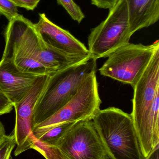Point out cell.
<instances>
[{"label": "cell", "instance_id": "5b68a950", "mask_svg": "<svg viewBox=\"0 0 159 159\" xmlns=\"http://www.w3.org/2000/svg\"><path fill=\"white\" fill-rule=\"evenodd\" d=\"M132 35L127 2L118 0L109 9L107 18L91 29L88 37L90 57L96 60L106 57L119 48L129 43Z\"/></svg>", "mask_w": 159, "mask_h": 159}, {"label": "cell", "instance_id": "30bf717a", "mask_svg": "<svg viewBox=\"0 0 159 159\" xmlns=\"http://www.w3.org/2000/svg\"><path fill=\"white\" fill-rule=\"evenodd\" d=\"M39 16V20L34 25L40 38L46 44L70 55H89L86 46L68 31L54 24L44 13H40Z\"/></svg>", "mask_w": 159, "mask_h": 159}, {"label": "cell", "instance_id": "9a60e30c", "mask_svg": "<svg viewBox=\"0 0 159 159\" xmlns=\"http://www.w3.org/2000/svg\"><path fill=\"white\" fill-rule=\"evenodd\" d=\"M16 146L14 134L6 135L0 144V159H8Z\"/></svg>", "mask_w": 159, "mask_h": 159}, {"label": "cell", "instance_id": "d6986e66", "mask_svg": "<svg viewBox=\"0 0 159 159\" xmlns=\"http://www.w3.org/2000/svg\"><path fill=\"white\" fill-rule=\"evenodd\" d=\"M118 0H91V3L100 8H112L117 2Z\"/></svg>", "mask_w": 159, "mask_h": 159}, {"label": "cell", "instance_id": "8992f818", "mask_svg": "<svg viewBox=\"0 0 159 159\" xmlns=\"http://www.w3.org/2000/svg\"><path fill=\"white\" fill-rule=\"evenodd\" d=\"M96 73L91 74L83 81L75 95L65 105L32 129L35 136L63 123L92 120L100 110L102 102Z\"/></svg>", "mask_w": 159, "mask_h": 159}, {"label": "cell", "instance_id": "ffe728a7", "mask_svg": "<svg viewBox=\"0 0 159 159\" xmlns=\"http://www.w3.org/2000/svg\"><path fill=\"white\" fill-rule=\"evenodd\" d=\"M159 145L157 146L145 159H159Z\"/></svg>", "mask_w": 159, "mask_h": 159}, {"label": "cell", "instance_id": "7402d4cb", "mask_svg": "<svg viewBox=\"0 0 159 159\" xmlns=\"http://www.w3.org/2000/svg\"><path fill=\"white\" fill-rule=\"evenodd\" d=\"M13 159V157H11V156H10V157H9V159Z\"/></svg>", "mask_w": 159, "mask_h": 159}, {"label": "cell", "instance_id": "6da1fadb", "mask_svg": "<svg viewBox=\"0 0 159 159\" xmlns=\"http://www.w3.org/2000/svg\"><path fill=\"white\" fill-rule=\"evenodd\" d=\"M92 120L109 159H146L130 114L109 107L100 109Z\"/></svg>", "mask_w": 159, "mask_h": 159}, {"label": "cell", "instance_id": "2e32d148", "mask_svg": "<svg viewBox=\"0 0 159 159\" xmlns=\"http://www.w3.org/2000/svg\"><path fill=\"white\" fill-rule=\"evenodd\" d=\"M17 7L10 0H0V16H3L8 21L18 16Z\"/></svg>", "mask_w": 159, "mask_h": 159}, {"label": "cell", "instance_id": "e0dca14e", "mask_svg": "<svg viewBox=\"0 0 159 159\" xmlns=\"http://www.w3.org/2000/svg\"><path fill=\"white\" fill-rule=\"evenodd\" d=\"M13 107V103L0 90V116L10 113Z\"/></svg>", "mask_w": 159, "mask_h": 159}, {"label": "cell", "instance_id": "44dd1931", "mask_svg": "<svg viewBox=\"0 0 159 159\" xmlns=\"http://www.w3.org/2000/svg\"><path fill=\"white\" fill-rule=\"evenodd\" d=\"M6 134L5 129L4 126L1 121H0V144L2 143Z\"/></svg>", "mask_w": 159, "mask_h": 159}, {"label": "cell", "instance_id": "5bb4252c", "mask_svg": "<svg viewBox=\"0 0 159 159\" xmlns=\"http://www.w3.org/2000/svg\"><path fill=\"white\" fill-rule=\"evenodd\" d=\"M57 2L58 4L64 7L72 18L78 23H81L85 18V15L80 7L73 0H57Z\"/></svg>", "mask_w": 159, "mask_h": 159}, {"label": "cell", "instance_id": "4fadbf2b", "mask_svg": "<svg viewBox=\"0 0 159 159\" xmlns=\"http://www.w3.org/2000/svg\"><path fill=\"white\" fill-rule=\"evenodd\" d=\"M77 122H69L60 124L42 134L35 136L42 142L55 145L58 141Z\"/></svg>", "mask_w": 159, "mask_h": 159}, {"label": "cell", "instance_id": "ac0fdd59", "mask_svg": "<svg viewBox=\"0 0 159 159\" xmlns=\"http://www.w3.org/2000/svg\"><path fill=\"white\" fill-rule=\"evenodd\" d=\"M17 7L24 8L28 10H33L36 8L40 0H10Z\"/></svg>", "mask_w": 159, "mask_h": 159}, {"label": "cell", "instance_id": "52a82bcc", "mask_svg": "<svg viewBox=\"0 0 159 159\" xmlns=\"http://www.w3.org/2000/svg\"><path fill=\"white\" fill-rule=\"evenodd\" d=\"M55 145L65 159H110L92 120L77 122Z\"/></svg>", "mask_w": 159, "mask_h": 159}, {"label": "cell", "instance_id": "7a4b0ae2", "mask_svg": "<svg viewBox=\"0 0 159 159\" xmlns=\"http://www.w3.org/2000/svg\"><path fill=\"white\" fill-rule=\"evenodd\" d=\"M96 70L97 60L90 57L82 63L49 75L35 107L32 129L65 105L83 81Z\"/></svg>", "mask_w": 159, "mask_h": 159}, {"label": "cell", "instance_id": "9c48e42d", "mask_svg": "<svg viewBox=\"0 0 159 159\" xmlns=\"http://www.w3.org/2000/svg\"><path fill=\"white\" fill-rule=\"evenodd\" d=\"M40 76L22 71L10 60L2 58L0 61V90L14 106L24 98Z\"/></svg>", "mask_w": 159, "mask_h": 159}, {"label": "cell", "instance_id": "3957f363", "mask_svg": "<svg viewBox=\"0 0 159 159\" xmlns=\"http://www.w3.org/2000/svg\"><path fill=\"white\" fill-rule=\"evenodd\" d=\"M132 112L130 114L143 156L146 158L157 146L150 122L151 110L159 90V49L157 50L139 81L133 88Z\"/></svg>", "mask_w": 159, "mask_h": 159}, {"label": "cell", "instance_id": "277c9868", "mask_svg": "<svg viewBox=\"0 0 159 159\" xmlns=\"http://www.w3.org/2000/svg\"><path fill=\"white\" fill-rule=\"evenodd\" d=\"M158 49L159 41L150 45L128 43L111 53L99 72L133 88Z\"/></svg>", "mask_w": 159, "mask_h": 159}, {"label": "cell", "instance_id": "7c38bea8", "mask_svg": "<svg viewBox=\"0 0 159 159\" xmlns=\"http://www.w3.org/2000/svg\"><path fill=\"white\" fill-rule=\"evenodd\" d=\"M33 144L31 149H34L41 154L45 159H65L58 148L55 145L42 142L33 134Z\"/></svg>", "mask_w": 159, "mask_h": 159}, {"label": "cell", "instance_id": "ba28073f", "mask_svg": "<svg viewBox=\"0 0 159 159\" xmlns=\"http://www.w3.org/2000/svg\"><path fill=\"white\" fill-rule=\"evenodd\" d=\"M49 76H40L24 98L14 106L16 111V121L13 133L16 146L14 152L16 157L31 149L33 144L31 137L35 107L45 88Z\"/></svg>", "mask_w": 159, "mask_h": 159}, {"label": "cell", "instance_id": "8fae6325", "mask_svg": "<svg viewBox=\"0 0 159 159\" xmlns=\"http://www.w3.org/2000/svg\"><path fill=\"white\" fill-rule=\"evenodd\" d=\"M131 33L156 23L159 19V0H125Z\"/></svg>", "mask_w": 159, "mask_h": 159}]
</instances>
